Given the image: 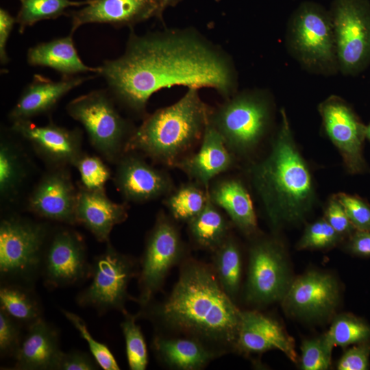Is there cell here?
<instances>
[{
  "instance_id": "e0dca14e",
  "label": "cell",
  "mask_w": 370,
  "mask_h": 370,
  "mask_svg": "<svg viewBox=\"0 0 370 370\" xmlns=\"http://www.w3.org/2000/svg\"><path fill=\"white\" fill-rule=\"evenodd\" d=\"M77 193L66 166H56L38 182L27 208L41 218L75 225Z\"/></svg>"
},
{
  "instance_id": "484cf974",
  "label": "cell",
  "mask_w": 370,
  "mask_h": 370,
  "mask_svg": "<svg viewBox=\"0 0 370 370\" xmlns=\"http://www.w3.org/2000/svg\"><path fill=\"white\" fill-rule=\"evenodd\" d=\"M27 63L34 66L52 69L62 77H71L81 73H93L98 75L99 66L85 64L78 55L73 39V34L40 42L30 47L27 53Z\"/></svg>"
},
{
  "instance_id": "8992f818",
  "label": "cell",
  "mask_w": 370,
  "mask_h": 370,
  "mask_svg": "<svg viewBox=\"0 0 370 370\" xmlns=\"http://www.w3.org/2000/svg\"><path fill=\"white\" fill-rule=\"evenodd\" d=\"M286 45L306 71L324 76L339 73L331 15L320 5L306 2L295 11L287 25Z\"/></svg>"
},
{
  "instance_id": "4dcf8cb0",
  "label": "cell",
  "mask_w": 370,
  "mask_h": 370,
  "mask_svg": "<svg viewBox=\"0 0 370 370\" xmlns=\"http://www.w3.org/2000/svg\"><path fill=\"white\" fill-rule=\"evenodd\" d=\"M27 175L25 160L19 149L8 140L0 145V193L5 199L14 198Z\"/></svg>"
},
{
  "instance_id": "6da1fadb",
  "label": "cell",
  "mask_w": 370,
  "mask_h": 370,
  "mask_svg": "<svg viewBox=\"0 0 370 370\" xmlns=\"http://www.w3.org/2000/svg\"><path fill=\"white\" fill-rule=\"evenodd\" d=\"M116 102L140 115L149 98L175 86L210 88L227 99L238 90L232 58L194 27L130 33L125 51L99 66Z\"/></svg>"
},
{
  "instance_id": "bcb514c9",
  "label": "cell",
  "mask_w": 370,
  "mask_h": 370,
  "mask_svg": "<svg viewBox=\"0 0 370 370\" xmlns=\"http://www.w3.org/2000/svg\"><path fill=\"white\" fill-rule=\"evenodd\" d=\"M347 248L355 255L370 256V230H356L349 236Z\"/></svg>"
},
{
  "instance_id": "8fae6325",
  "label": "cell",
  "mask_w": 370,
  "mask_h": 370,
  "mask_svg": "<svg viewBox=\"0 0 370 370\" xmlns=\"http://www.w3.org/2000/svg\"><path fill=\"white\" fill-rule=\"evenodd\" d=\"M325 134L338 149L345 169L352 175L370 173L364 154L366 125L342 97L332 95L317 108Z\"/></svg>"
},
{
  "instance_id": "e575fe53",
  "label": "cell",
  "mask_w": 370,
  "mask_h": 370,
  "mask_svg": "<svg viewBox=\"0 0 370 370\" xmlns=\"http://www.w3.org/2000/svg\"><path fill=\"white\" fill-rule=\"evenodd\" d=\"M121 328L125 338L127 363L132 370H145L148 363L146 343L140 327L136 324V317L125 310Z\"/></svg>"
},
{
  "instance_id": "f1b7e54d",
  "label": "cell",
  "mask_w": 370,
  "mask_h": 370,
  "mask_svg": "<svg viewBox=\"0 0 370 370\" xmlns=\"http://www.w3.org/2000/svg\"><path fill=\"white\" fill-rule=\"evenodd\" d=\"M188 223L190 235L201 248L214 251L228 237V223L209 199L202 210Z\"/></svg>"
},
{
  "instance_id": "ee69618b",
  "label": "cell",
  "mask_w": 370,
  "mask_h": 370,
  "mask_svg": "<svg viewBox=\"0 0 370 370\" xmlns=\"http://www.w3.org/2000/svg\"><path fill=\"white\" fill-rule=\"evenodd\" d=\"M100 367L92 355L73 350L62 353L57 370H96Z\"/></svg>"
},
{
  "instance_id": "d590c367",
  "label": "cell",
  "mask_w": 370,
  "mask_h": 370,
  "mask_svg": "<svg viewBox=\"0 0 370 370\" xmlns=\"http://www.w3.org/2000/svg\"><path fill=\"white\" fill-rule=\"evenodd\" d=\"M343 237L323 217L308 224L297 244L303 249H322L335 246Z\"/></svg>"
},
{
  "instance_id": "7a4b0ae2",
  "label": "cell",
  "mask_w": 370,
  "mask_h": 370,
  "mask_svg": "<svg viewBox=\"0 0 370 370\" xmlns=\"http://www.w3.org/2000/svg\"><path fill=\"white\" fill-rule=\"evenodd\" d=\"M214 274L201 263L186 264L169 297L143 313L199 341L235 346L242 311Z\"/></svg>"
},
{
  "instance_id": "7bdbcfd3",
  "label": "cell",
  "mask_w": 370,
  "mask_h": 370,
  "mask_svg": "<svg viewBox=\"0 0 370 370\" xmlns=\"http://www.w3.org/2000/svg\"><path fill=\"white\" fill-rule=\"evenodd\" d=\"M370 345L367 342L356 344L342 355L337 363L338 370H367L369 367Z\"/></svg>"
},
{
  "instance_id": "ab89813d",
  "label": "cell",
  "mask_w": 370,
  "mask_h": 370,
  "mask_svg": "<svg viewBox=\"0 0 370 370\" xmlns=\"http://www.w3.org/2000/svg\"><path fill=\"white\" fill-rule=\"evenodd\" d=\"M334 196L343 206L356 230H370V205L356 195L338 193Z\"/></svg>"
},
{
  "instance_id": "5b68a950",
  "label": "cell",
  "mask_w": 370,
  "mask_h": 370,
  "mask_svg": "<svg viewBox=\"0 0 370 370\" xmlns=\"http://www.w3.org/2000/svg\"><path fill=\"white\" fill-rule=\"evenodd\" d=\"M274 103L267 90L236 91L216 108L210 123L222 136L235 156L249 154L261 143L271 128Z\"/></svg>"
},
{
  "instance_id": "83f0119b",
  "label": "cell",
  "mask_w": 370,
  "mask_h": 370,
  "mask_svg": "<svg viewBox=\"0 0 370 370\" xmlns=\"http://www.w3.org/2000/svg\"><path fill=\"white\" fill-rule=\"evenodd\" d=\"M0 308L26 328L42 319V309L34 288L1 283Z\"/></svg>"
},
{
  "instance_id": "30bf717a",
  "label": "cell",
  "mask_w": 370,
  "mask_h": 370,
  "mask_svg": "<svg viewBox=\"0 0 370 370\" xmlns=\"http://www.w3.org/2000/svg\"><path fill=\"white\" fill-rule=\"evenodd\" d=\"M136 274L134 261L117 251L108 242L105 251L91 263L90 284L78 293L76 303L81 307L94 308L100 314L111 310L125 311L127 286Z\"/></svg>"
},
{
  "instance_id": "681fc988",
  "label": "cell",
  "mask_w": 370,
  "mask_h": 370,
  "mask_svg": "<svg viewBox=\"0 0 370 370\" xmlns=\"http://www.w3.org/2000/svg\"><path fill=\"white\" fill-rule=\"evenodd\" d=\"M87 1H92V0H86Z\"/></svg>"
},
{
  "instance_id": "f6af8a7d",
  "label": "cell",
  "mask_w": 370,
  "mask_h": 370,
  "mask_svg": "<svg viewBox=\"0 0 370 370\" xmlns=\"http://www.w3.org/2000/svg\"><path fill=\"white\" fill-rule=\"evenodd\" d=\"M16 23V17L1 8L0 9V62L3 65L10 62L6 47L12 29Z\"/></svg>"
},
{
  "instance_id": "836d02e7",
  "label": "cell",
  "mask_w": 370,
  "mask_h": 370,
  "mask_svg": "<svg viewBox=\"0 0 370 370\" xmlns=\"http://www.w3.org/2000/svg\"><path fill=\"white\" fill-rule=\"evenodd\" d=\"M324 336L332 347H347L370 339V325L353 315H338Z\"/></svg>"
},
{
  "instance_id": "3957f363",
  "label": "cell",
  "mask_w": 370,
  "mask_h": 370,
  "mask_svg": "<svg viewBox=\"0 0 370 370\" xmlns=\"http://www.w3.org/2000/svg\"><path fill=\"white\" fill-rule=\"evenodd\" d=\"M251 184L270 225L280 228L303 222L317 195L312 173L295 143L284 108L267 155L248 169Z\"/></svg>"
},
{
  "instance_id": "9c48e42d",
  "label": "cell",
  "mask_w": 370,
  "mask_h": 370,
  "mask_svg": "<svg viewBox=\"0 0 370 370\" xmlns=\"http://www.w3.org/2000/svg\"><path fill=\"white\" fill-rule=\"evenodd\" d=\"M330 13L338 72L356 76L370 64V5L367 0H334Z\"/></svg>"
},
{
  "instance_id": "4316f807",
  "label": "cell",
  "mask_w": 370,
  "mask_h": 370,
  "mask_svg": "<svg viewBox=\"0 0 370 370\" xmlns=\"http://www.w3.org/2000/svg\"><path fill=\"white\" fill-rule=\"evenodd\" d=\"M153 347L162 362L177 369H201L214 356L201 341L193 337L168 338L156 336Z\"/></svg>"
},
{
  "instance_id": "7402d4cb",
  "label": "cell",
  "mask_w": 370,
  "mask_h": 370,
  "mask_svg": "<svg viewBox=\"0 0 370 370\" xmlns=\"http://www.w3.org/2000/svg\"><path fill=\"white\" fill-rule=\"evenodd\" d=\"M235 347L248 354L278 349L297 361L293 339L278 321L257 311L241 312Z\"/></svg>"
},
{
  "instance_id": "cb8c5ba5",
  "label": "cell",
  "mask_w": 370,
  "mask_h": 370,
  "mask_svg": "<svg viewBox=\"0 0 370 370\" xmlns=\"http://www.w3.org/2000/svg\"><path fill=\"white\" fill-rule=\"evenodd\" d=\"M62 353L58 329L42 318L27 328L14 357L15 368L57 370Z\"/></svg>"
},
{
  "instance_id": "44dd1931",
  "label": "cell",
  "mask_w": 370,
  "mask_h": 370,
  "mask_svg": "<svg viewBox=\"0 0 370 370\" xmlns=\"http://www.w3.org/2000/svg\"><path fill=\"white\" fill-rule=\"evenodd\" d=\"M235 158L209 121L199 149L180 160L173 167L181 170L193 182L208 190L216 176L234 166Z\"/></svg>"
},
{
  "instance_id": "60d3db41",
  "label": "cell",
  "mask_w": 370,
  "mask_h": 370,
  "mask_svg": "<svg viewBox=\"0 0 370 370\" xmlns=\"http://www.w3.org/2000/svg\"><path fill=\"white\" fill-rule=\"evenodd\" d=\"M22 325L0 308V354L14 357L23 339Z\"/></svg>"
},
{
  "instance_id": "8d00e7d4",
  "label": "cell",
  "mask_w": 370,
  "mask_h": 370,
  "mask_svg": "<svg viewBox=\"0 0 370 370\" xmlns=\"http://www.w3.org/2000/svg\"><path fill=\"white\" fill-rule=\"evenodd\" d=\"M64 317L79 332L80 336L86 341L91 355L104 370H119V366L108 347L97 341L90 334L84 321L76 314L61 309Z\"/></svg>"
},
{
  "instance_id": "ba28073f",
  "label": "cell",
  "mask_w": 370,
  "mask_h": 370,
  "mask_svg": "<svg viewBox=\"0 0 370 370\" xmlns=\"http://www.w3.org/2000/svg\"><path fill=\"white\" fill-rule=\"evenodd\" d=\"M108 89L90 91L66 105L68 114L85 129L93 147L110 162H117L136 127L116 106Z\"/></svg>"
},
{
  "instance_id": "c3c4849f",
  "label": "cell",
  "mask_w": 370,
  "mask_h": 370,
  "mask_svg": "<svg viewBox=\"0 0 370 370\" xmlns=\"http://www.w3.org/2000/svg\"><path fill=\"white\" fill-rule=\"evenodd\" d=\"M366 138L370 141V123L366 125Z\"/></svg>"
},
{
  "instance_id": "d6986e66",
  "label": "cell",
  "mask_w": 370,
  "mask_h": 370,
  "mask_svg": "<svg viewBox=\"0 0 370 370\" xmlns=\"http://www.w3.org/2000/svg\"><path fill=\"white\" fill-rule=\"evenodd\" d=\"M116 164L115 185L127 201L146 202L166 196L173 190V182L168 173L140 156L127 152Z\"/></svg>"
},
{
  "instance_id": "9a60e30c",
  "label": "cell",
  "mask_w": 370,
  "mask_h": 370,
  "mask_svg": "<svg viewBox=\"0 0 370 370\" xmlns=\"http://www.w3.org/2000/svg\"><path fill=\"white\" fill-rule=\"evenodd\" d=\"M162 0H92L72 11L71 29L90 23L108 24L116 28L133 29L136 25L151 18L162 21Z\"/></svg>"
},
{
  "instance_id": "7c38bea8",
  "label": "cell",
  "mask_w": 370,
  "mask_h": 370,
  "mask_svg": "<svg viewBox=\"0 0 370 370\" xmlns=\"http://www.w3.org/2000/svg\"><path fill=\"white\" fill-rule=\"evenodd\" d=\"M85 242L74 230L61 228L50 232L44 250L40 277L47 288L77 284L90 277Z\"/></svg>"
},
{
  "instance_id": "1f68e13d",
  "label": "cell",
  "mask_w": 370,
  "mask_h": 370,
  "mask_svg": "<svg viewBox=\"0 0 370 370\" xmlns=\"http://www.w3.org/2000/svg\"><path fill=\"white\" fill-rule=\"evenodd\" d=\"M208 200V190L191 182L173 189L164 204L175 219L188 222L202 210Z\"/></svg>"
},
{
  "instance_id": "d4e9b609",
  "label": "cell",
  "mask_w": 370,
  "mask_h": 370,
  "mask_svg": "<svg viewBox=\"0 0 370 370\" xmlns=\"http://www.w3.org/2000/svg\"><path fill=\"white\" fill-rule=\"evenodd\" d=\"M208 191L210 200L223 210L243 233L250 236L256 232L258 223L253 202L241 180L223 178L211 183Z\"/></svg>"
},
{
  "instance_id": "2e32d148",
  "label": "cell",
  "mask_w": 370,
  "mask_h": 370,
  "mask_svg": "<svg viewBox=\"0 0 370 370\" xmlns=\"http://www.w3.org/2000/svg\"><path fill=\"white\" fill-rule=\"evenodd\" d=\"M336 281L328 274L308 271L293 280L282 301L289 313L306 319L328 315L338 304Z\"/></svg>"
},
{
  "instance_id": "52a82bcc",
  "label": "cell",
  "mask_w": 370,
  "mask_h": 370,
  "mask_svg": "<svg viewBox=\"0 0 370 370\" xmlns=\"http://www.w3.org/2000/svg\"><path fill=\"white\" fill-rule=\"evenodd\" d=\"M48 225L18 216L0 223V278L1 283H16L34 288L40 277Z\"/></svg>"
},
{
  "instance_id": "ffe728a7",
  "label": "cell",
  "mask_w": 370,
  "mask_h": 370,
  "mask_svg": "<svg viewBox=\"0 0 370 370\" xmlns=\"http://www.w3.org/2000/svg\"><path fill=\"white\" fill-rule=\"evenodd\" d=\"M95 76L88 75L62 77L60 80L53 81L36 74L21 92L9 113V118L14 122L31 120L35 116L47 114L52 111L71 90Z\"/></svg>"
},
{
  "instance_id": "5bb4252c",
  "label": "cell",
  "mask_w": 370,
  "mask_h": 370,
  "mask_svg": "<svg viewBox=\"0 0 370 370\" xmlns=\"http://www.w3.org/2000/svg\"><path fill=\"white\" fill-rule=\"evenodd\" d=\"M182 248L176 226L163 212H160L147 238L141 263L138 301L142 307L161 287L168 271L180 258Z\"/></svg>"
},
{
  "instance_id": "f35d334b",
  "label": "cell",
  "mask_w": 370,
  "mask_h": 370,
  "mask_svg": "<svg viewBox=\"0 0 370 370\" xmlns=\"http://www.w3.org/2000/svg\"><path fill=\"white\" fill-rule=\"evenodd\" d=\"M333 347L324 335L305 340L301 346V367L304 370H327L331 366Z\"/></svg>"
},
{
  "instance_id": "ac0fdd59",
  "label": "cell",
  "mask_w": 370,
  "mask_h": 370,
  "mask_svg": "<svg viewBox=\"0 0 370 370\" xmlns=\"http://www.w3.org/2000/svg\"><path fill=\"white\" fill-rule=\"evenodd\" d=\"M12 129L53 167L74 166L83 153L79 129L69 130L52 122L39 126L31 120L14 121Z\"/></svg>"
},
{
  "instance_id": "277c9868",
  "label": "cell",
  "mask_w": 370,
  "mask_h": 370,
  "mask_svg": "<svg viewBox=\"0 0 370 370\" xmlns=\"http://www.w3.org/2000/svg\"><path fill=\"white\" fill-rule=\"evenodd\" d=\"M212 111L201 99L199 88H188L175 103L145 116L128 140L125 153L140 152L173 167L201 141Z\"/></svg>"
},
{
  "instance_id": "7dc6e473",
  "label": "cell",
  "mask_w": 370,
  "mask_h": 370,
  "mask_svg": "<svg viewBox=\"0 0 370 370\" xmlns=\"http://www.w3.org/2000/svg\"><path fill=\"white\" fill-rule=\"evenodd\" d=\"M182 0H162L161 11L163 14L164 11L170 7H175Z\"/></svg>"
},
{
  "instance_id": "4fadbf2b",
  "label": "cell",
  "mask_w": 370,
  "mask_h": 370,
  "mask_svg": "<svg viewBox=\"0 0 370 370\" xmlns=\"http://www.w3.org/2000/svg\"><path fill=\"white\" fill-rule=\"evenodd\" d=\"M247 299L267 304L282 301L292 280L283 247L272 239H261L249 250Z\"/></svg>"
},
{
  "instance_id": "d6a6232c",
  "label": "cell",
  "mask_w": 370,
  "mask_h": 370,
  "mask_svg": "<svg viewBox=\"0 0 370 370\" xmlns=\"http://www.w3.org/2000/svg\"><path fill=\"white\" fill-rule=\"evenodd\" d=\"M20 8L16 16L18 32L22 34L28 27L36 23L56 19L66 14L69 7L85 5L88 1L71 0H18Z\"/></svg>"
},
{
  "instance_id": "f546056e",
  "label": "cell",
  "mask_w": 370,
  "mask_h": 370,
  "mask_svg": "<svg viewBox=\"0 0 370 370\" xmlns=\"http://www.w3.org/2000/svg\"><path fill=\"white\" fill-rule=\"evenodd\" d=\"M214 252V271L223 290L233 299L241 280L242 261L238 246L228 236Z\"/></svg>"
},
{
  "instance_id": "74e56055",
  "label": "cell",
  "mask_w": 370,
  "mask_h": 370,
  "mask_svg": "<svg viewBox=\"0 0 370 370\" xmlns=\"http://www.w3.org/2000/svg\"><path fill=\"white\" fill-rule=\"evenodd\" d=\"M74 166L79 171L82 186L88 189L104 188L111 177L109 168L96 156L83 153Z\"/></svg>"
},
{
  "instance_id": "b9f144b4",
  "label": "cell",
  "mask_w": 370,
  "mask_h": 370,
  "mask_svg": "<svg viewBox=\"0 0 370 370\" xmlns=\"http://www.w3.org/2000/svg\"><path fill=\"white\" fill-rule=\"evenodd\" d=\"M323 218L343 237L350 236L356 230L350 222L343 206L332 195L324 211Z\"/></svg>"
},
{
  "instance_id": "603a6c76",
  "label": "cell",
  "mask_w": 370,
  "mask_h": 370,
  "mask_svg": "<svg viewBox=\"0 0 370 370\" xmlns=\"http://www.w3.org/2000/svg\"><path fill=\"white\" fill-rule=\"evenodd\" d=\"M127 206L112 201L105 189L90 190L81 186L75 206V219L99 242H108L114 227L127 218Z\"/></svg>"
}]
</instances>
